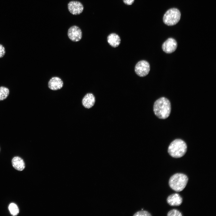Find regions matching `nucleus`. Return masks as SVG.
I'll return each instance as SVG.
<instances>
[{
	"mask_svg": "<svg viewBox=\"0 0 216 216\" xmlns=\"http://www.w3.org/2000/svg\"><path fill=\"white\" fill-rule=\"evenodd\" d=\"M171 110V104L167 98L162 97L154 102L153 110L155 115L158 118L165 119L170 115Z\"/></svg>",
	"mask_w": 216,
	"mask_h": 216,
	"instance_id": "f257e3e1",
	"label": "nucleus"
},
{
	"mask_svg": "<svg viewBox=\"0 0 216 216\" xmlns=\"http://www.w3.org/2000/svg\"><path fill=\"white\" fill-rule=\"evenodd\" d=\"M63 82L62 79L57 76L52 77L48 82V87L51 90L56 91L60 89L63 86Z\"/></svg>",
	"mask_w": 216,
	"mask_h": 216,
	"instance_id": "1a4fd4ad",
	"label": "nucleus"
},
{
	"mask_svg": "<svg viewBox=\"0 0 216 216\" xmlns=\"http://www.w3.org/2000/svg\"><path fill=\"white\" fill-rule=\"evenodd\" d=\"M177 47V42L172 38H168L163 44L162 49L167 53H170L174 52Z\"/></svg>",
	"mask_w": 216,
	"mask_h": 216,
	"instance_id": "6e6552de",
	"label": "nucleus"
},
{
	"mask_svg": "<svg viewBox=\"0 0 216 216\" xmlns=\"http://www.w3.org/2000/svg\"><path fill=\"white\" fill-rule=\"evenodd\" d=\"M181 15L179 10L177 8L170 9L164 14L163 18V22L168 26L175 25L179 21Z\"/></svg>",
	"mask_w": 216,
	"mask_h": 216,
	"instance_id": "20e7f679",
	"label": "nucleus"
},
{
	"mask_svg": "<svg viewBox=\"0 0 216 216\" xmlns=\"http://www.w3.org/2000/svg\"><path fill=\"white\" fill-rule=\"evenodd\" d=\"M12 164L13 167L19 171L23 170L25 168V164L24 160L19 156H15L12 160Z\"/></svg>",
	"mask_w": 216,
	"mask_h": 216,
	"instance_id": "f8f14e48",
	"label": "nucleus"
},
{
	"mask_svg": "<svg viewBox=\"0 0 216 216\" xmlns=\"http://www.w3.org/2000/svg\"><path fill=\"white\" fill-rule=\"evenodd\" d=\"M186 143L180 139H176L172 141L169 146L168 152L172 157L178 158L183 156L187 151Z\"/></svg>",
	"mask_w": 216,
	"mask_h": 216,
	"instance_id": "f03ea898",
	"label": "nucleus"
},
{
	"mask_svg": "<svg viewBox=\"0 0 216 216\" xmlns=\"http://www.w3.org/2000/svg\"><path fill=\"white\" fill-rule=\"evenodd\" d=\"M8 208L10 214L13 216H16L18 214L19 212V208L14 203H11L9 206Z\"/></svg>",
	"mask_w": 216,
	"mask_h": 216,
	"instance_id": "2eb2a0df",
	"label": "nucleus"
},
{
	"mask_svg": "<svg viewBox=\"0 0 216 216\" xmlns=\"http://www.w3.org/2000/svg\"><path fill=\"white\" fill-rule=\"evenodd\" d=\"M10 93L9 89L5 86L0 87V101L6 99Z\"/></svg>",
	"mask_w": 216,
	"mask_h": 216,
	"instance_id": "4468645a",
	"label": "nucleus"
},
{
	"mask_svg": "<svg viewBox=\"0 0 216 216\" xmlns=\"http://www.w3.org/2000/svg\"><path fill=\"white\" fill-rule=\"evenodd\" d=\"M68 8L70 12L74 15L80 14L84 9L82 4L80 2L76 1L70 2L68 4Z\"/></svg>",
	"mask_w": 216,
	"mask_h": 216,
	"instance_id": "0eeeda50",
	"label": "nucleus"
},
{
	"mask_svg": "<svg viewBox=\"0 0 216 216\" xmlns=\"http://www.w3.org/2000/svg\"><path fill=\"white\" fill-rule=\"evenodd\" d=\"M68 35L71 41L77 42L80 40L82 38V32L79 27L76 26H73L68 29Z\"/></svg>",
	"mask_w": 216,
	"mask_h": 216,
	"instance_id": "423d86ee",
	"label": "nucleus"
},
{
	"mask_svg": "<svg viewBox=\"0 0 216 216\" xmlns=\"http://www.w3.org/2000/svg\"></svg>",
	"mask_w": 216,
	"mask_h": 216,
	"instance_id": "aec40b11",
	"label": "nucleus"
},
{
	"mask_svg": "<svg viewBox=\"0 0 216 216\" xmlns=\"http://www.w3.org/2000/svg\"><path fill=\"white\" fill-rule=\"evenodd\" d=\"M95 101V97L91 93L86 94L82 100V105L86 108L89 109L94 105Z\"/></svg>",
	"mask_w": 216,
	"mask_h": 216,
	"instance_id": "9b49d317",
	"label": "nucleus"
},
{
	"mask_svg": "<svg viewBox=\"0 0 216 216\" xmlns=\"http://www.w3.org/2000/svg\"><path fill=\"white\" fill-rule=\"evenodd\" d=\"M152 215L148 212L146 211H141L136 212L134 215V216H151Z\"/></svg>",
	"mask_w": 216,
	"mask_h": 216,
	"instance_id": "f3484780",
	"label": "nucleus"
},
{
	"mask_svg": "<svg viewBox=\"0 0 216 216\" xmlns=\"http://www.w3.org/2000/svg\"><path fill=\"white\" fill-rule=\"evenodd\" d=\"M150 70V65L147 61L142 60L138 62L135 67L136 73L139 76L144 77L149 73Z\"/></svg>",
	"mask_w": 216,
	"mask_h": 216,
	"instance_id": "39448f33",
	"label": "nucleus"
},
{
	"mask_svg": "<svg viewBox=\"0 0 216 216\" xmlns=\"http://www.w3.org/2000/svg\"><path fill=\"white\" fill-rule=\"evenodd\" d=\"M109 44L113 47H118L120 44L121 39L117 34L112 33L110 34L107 38Z\"/></svg>",
	"mask_w": 216,
	"mask_h": 216,
	"instance_id": "ddd939ff",
	"label": "nucleus"
},
{
	"mask_svg": "<svg viewBox=\"0 0 216 216\" xmlns=\"http://www.w3.org/2000/svg\"><path fill=\"white\" fill-rule=\"evenodd\" d=\"M188 176L182 173H177L172 176L169 181L170 188L176 192L182 191L186 186L188 181Z\"/></svg>",
	"mask_w": 216,
	"mask_h": 216,
	"instance_id": "7ed1b4c3",
	"label": "nucleus"
},
{
	"mask_svg": "<svg viewBox=\"0 0 216 216\" xmlns=\"http://www.w3.org/2000/svg\"><path fill=\"white\" fill-rule=\"evenodd\" d=\"M5 53V49L4 47L0 44V58L4 57Z\"/></svg>",
	"mask_w": 216,
	"mask_h": 216,
	"instance_id": "a211bd4d",
	"label": "nucleus"
},
{
	"mask_svg": "<svg viewBox=\"0 0 216 216\" xmlns=\"http://www.w3.org/2000/svg\"><path fill=\"white\" fill-rule=\"evenodd\" d=\"M168 203L171 206H178L182 202V198L178 193H175L169 195L167 198Z\"/></svg>",
	"mask_w": 216,
	"mask_h": 216,
	"instance_id": "9d476101",
	"label": "nucleus"
},
{
	"mask_svg": "<svg viewBox=\"0 0 216 216\" xmlns=\"http://www.w3.org/2000/svg\"><path fill=\"white\" fill-rule=\"evenodd\" d=\"M167 215L168 216H182V214L178 210L173 209L169 212L167 214Z\"/></svg>",
	"mask_w": 216,
	"mask_h": 216,
	"instance_id": "dca6fc26",
	"label": "nucleus"
},
{
	"mask_svg": "<svg viewBox=\"0 0 216 216\" xmlns=\"http://www.w3.org/2000/svg\"><path fill=\"white\" fill-rule=\"evenodd\" d=\"M134 0H123L124 2L126 4L130 5L134 2Z\"/></svg>",
	"mask_w": 216,
	"mask_h": 216,
	"instance_id": "6ab92c4d",
	"label": "nucleus"
}]
</instances>
